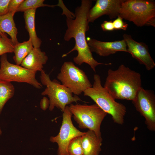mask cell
<instances>
[{"label": "cell", "mask_w": 155, "mask_h": 155, "mask_svg": "<svg viewBox=\"0 0 155 155\" xmlns=\"http://www.w3.org/2000/svg\"><path fill=\"white\" fill-rule=\"evenodd\" d=\"M10 0H0V16L8 13V7Z\"/></svg>", "instance_id": "cell-25"}, {"label": "cell", "mask_w": 155, "mask_h": 155, "mask_svg": "<svg viewBox=\"0 0 155 155\" xmlns=\"http://www.w3.org/2000/svg\"><path fill=\"white\" fill-rule=\"evenodd\" d=\"M68 107L80 128L88 129L94 132L98 136H101L100 126L107 113L96 104H71Z\"/></svg>", "instance_id": "cell-6"}, {"label": "cell", "mask_w": 155, "mask_h": 155, "mask_svg": "<svg viewBox=\"0 0 155 155\" xmlns=\"http://www.w3.org/2000/svg\"><path fill=\"white\" fill-rule=\"evenodd\" d=\"M82 136L76 137L70 142L67 148L68 155H83Z\"/></svg>", "instance_id": "cell-22"}, {"label": "cell", "mask_w": 155, "mask_h": 155, "mask_svg": "<svg viewBox=\"0 0 155 155\" xmlns=\"http://www.w3.org/2000/svg\"><path fill=\"white\" fill-rule=\"evenodd\" d=\"M88 45L90 51L99 55L106 57L118 51L127 52V46L125 40L104 42L88 37L86 38Z\"/></svg>", "instance_id": "cell-13"}, {"label": "cell", "mask_w": 155, "mask_h": 155, "mask_svg": "<svg viewBox=\"0 0 155 155\" xmlns=\"http://www.w3.org/2000/svg\"><path fill=\"white\" fill-rule=\"evenodd\" d=\"M34 48L31 39L18 42L14 45L13 59L16 64L20 65L25 57Z\"/></svg>", "instance_id": "cell-18"}, {"label": "cell", "mask_w": 155, "mask_h": 155, "mask_svg": "<svg viewBox=\"0 0 155 155\" xmlns=\"http://www.w3.org/2000/svg\"><path fill=\"white\" fill-rule=\"evenodd\" d=\"M125 0H97L94 5L90 9L88 15L89 23L104 15L108 16L111 19L119 16L120 8Z\"/></svg>", "instance_id": "cell-12"}, {"label": "cell", "mask_w": 155, "mask_h": 155, "mask_svg": "<svg viewBox=\"0 0 155 155\" xmlns=\"http://www.w3.org/2000/svg\"><path fill=\"white\" fill-rule=\"evenodd\" d=\"M114 30H126L128 24L124 22L123 19L119 16L113 21Z\"/></svg>", "instance_id": "cell-23"}, {"label": "cell", "mask_w": 155, "mask_h": 155, "mask_svg": "<svg viewBox=\"0 0 155 155\" xmlns=\"http://www.w3.org/2000/svg\"><path fill=\"white\" fill-rule=\"evenodd\" d=\"M14 15L10 13L0 16V34H8L15 44L18 43L17 38L18 33L13 20Z\"/></svg>", "instance_id": "cell-17"}, {"label": "cell", "mask_w": 155, "mask_h": 155, "mask_svg": "<svg viewBox=\"0 0 155 155\" xmlns=\"http://www.w3.org/2000/svg\"><path fill=\"white\" fill-rule=\"evenodd\" d=\"M41 108L43 110H46L49 108V99L45 97H44L41 99L40 102Z\"/></svg>", "instance_id": "cell-27"}, {"label": "cell", "mask_w": 155, "mask_h": 155, "mask_svg": "<svg viewBox=\"0 0 155 155\" xmlns=\"http://www.w3.org/2000/svg\"><path fill=\"white\" fill-rule=\"evenodd\" d=\"M92 87L83 93L84 96L90 97L100 108L111 115L114 123L120 125L124 123L126 113L125 106L116 102L115 99L102 85L99 75L94 74Z\"/></svg>", "instance_id": "cell-3"}, {"label": "cell", "mask_w": 155, "mask_h": 155, "mask_svg": "<svg viewBox=\"0 0 155 155\" xmlns=\"http://www.w3.org/2000/svg\"><path fill=\"white\" fill-rule=\"evenodd\" d=\"M0 61V80L10 82L26 83L38 89L42 87V84L36 78L37 71L10 63L6 54L1 56Z\"/></svg>", "instance_id": "cell-8"}, {"label": "cell", "mask_w": 155, "mask_h": 155, "mask_svg": "<svg viewBox=\"0 0 155 155\" xmlns=\"http://www.w3.org/2000/svg\"><path fill=\"white\" fill-rule=\"evenodd\" d=\"M14 44L11 39L8 37L7 34H0V56L7 53L13 52Z\"/></svg>", "instance_id": "cell-21"}, {"label": "cell", "mask_w": 155, "mask_h": 155, "mask_svg": "<svg viewBox=\"0 0 155 155\" xmlns=\"http://www.w3.org/2000/svg\"><path fill=\"white\" fill-rule=\"evenodd\" d=\"M44 0H25L23 1L18 7L17 12H24L31 9H35L38 7H53L56 5L44 4Z\"/></svg>", "instance_id": "cell-20"}, {"label": "cell", "mask_w": 155, "mask_h": 155, "mask_svg": "<svg viewBox=\"0 0 155 155\" xmlns=\"http://www.w3.org/2000/svg\"><path fill=\"white\" fill-rule=\"evenodd\" d=\"M15 90L11 82L0 80V114L6 103L13 96Z\"/></svg>", "instance_id": "cell-19"}, {"label": "cell", "mask_w": 155, "mask_h": 155, "mask_svg": "<svg viewBox=\"0 0 155 155\" xmlns=\"http://www.w3.org/2000/svg\"><path fill=\"white\" fill-rule=\"evenodd\" d=\"M72 115L68 106H66L63 112L62 123L59 132L57 135L50 138L51 142L58 144L57 155H68L67 148L71 140L85 133V132L80 131L74 126L71 120Z\"/></svg>", "instance_id": "cell-9"}, {"label": "cell", "mask_w": 155, "mask_h": 155, "mask_svg": "<svg viewBox=\"0 0 155 155\" xmlns=\"http://www.w3.org/2000/svg\"><path fill=\"white\" fill-rule=\"evenodd\" d=\"M119 16L138 27L148 25L155 27V2L148 0H125Z\"/></svg>", "instance_id": "cell-4"}, {"label": "cell", "mask_w": 155, "mask_h": 155, "mask_svg": "<svg viewBox=\"0 0 155 155\" xmlns=\"http://www.w3.org/2000/svg\"><path fill=\"white\" fill-rule=\"evenodd\" d=\"M102 30L104 31H111L114 30L113 21H105L101 24Z\"/></svg>", "instance_id": "cell-26"}, {"label": "cell", "mask_w": 155, "mask_h": 155, "mask_svg": "<svg viewBox=\"0 0 155 155\" xmlns=\"http://www.w3.org/2000/svg\"><path fill=\"white\" fill-rule=\"evenodd\" d=\"M102 138L94 131L88 130L82 136L83 155H99Z\"/></svg>", "instance_id": "cell-15"}, {"label": "cell", "mask_w": 155, "mask_h": 155, "mask_svg": "<svg viewBox=\"0 0 155 155\" xmlns=\"http://www.w3.org/2000/svg\"><path fill=\"white\" fill-rule=\"evenodd\" d=\"M36 9H31L24 12V17L25 28L28 32L29 38L32 41L34 47L40 48L42 41L36 34L35 24Z\"/></svg>", "instance_id": "cell-16"}, {"label": "cell", "mask_w": 155, "mask_h": 155, "mask_svg": "<svg viewBox=\"0 0 155 155\" xmlns=\"http://www.w3.org/2000/svg\"><path fill=\"white\" fill-rule=\"evenodd\" d=\"M2 133V131H1V128H0V136L1 135Z\"/></svg>", "instance_id": "cell-28"}, {"label": "cell", "mask_w": 155, "mask_h": 155, "mask_svg": "<svg viewBox=\"0 0 155 155\" xmlns=\"http://www.w3.org/2000/svg\"><path fill=\"white\" fill-rule=\"evenodd\" d=\"M123 36L127 45V52L140 63L144 65L148 70L153 69L155 63L149 53L147 45L144 43L135 41L130 35L125 34Z\"/></svg>", "instance_id": "cell-11"}, {"label": "cell", "mask_w": 155, "mask_h": 155, "mask_svg": "<svg viewBox=\"0 0 155 155\" xmlns=\"http://www.w3.org/2000/svg\"><path fill=\"white\" fill-rule=\"evenodd\" d=\"M57 78L62 85L77 96L92 86L85 72L70 61L63 63Z\"/></svg>", "instance_id": "cell-7"}, {"label": "cell", "mask_w": 155, "mask_h": 155, "mask_svg": "<svg viewBox=\"0 0 155 155\" xmlns=\"http://www.w3.org/2000/svg\"><path fill=\"white\" fill-rule=\"evenodd\" d=\"M92 4L91 0H82L80 5L75 8V18L66 17L67 28L64 34V39L68 41L73 38L75 44L72 49L63 54L62 57H64L73 51H76L78 54L73 58L74 62L79 65L84 63L87 64L95 72L96 68L98 65H110L111 64L100 63L95 60L87 44L86 34L89 30L88 15Z\"/></svg>", "instance_id": "cell-1"}, {"label": "cell", "mask_w": 155, "mask_h": 155, "mask_svg": "<svg viewBox=\"0 0 155 155\" xmlns=\"http://www.w3.org/2000/svg\"><path fill=\"white\" fill-rule=\"evenodd\" d=\"M136 110L145 119L147 128L155 131V95L152 91L142 87L132 101Z\"/></svg>", "instance_id": "cell-10"}, {"label": "cell", "mask_w": 155, "mask_h": 155, "mask_svg": "<svg viewBox=\"0 0 155 155\" xmlns=\"http://www.w3.org/2000/svg\"><path fill=\"white\" fill-rule=\"evenodd\" d=\"M115 99L133 101L142 87L140 74L124 65L108 70L104 87Z\"/></svg>", "instance_id": "cell-2"}, {"label": "cell", "mask_w": 155, "mask_h": 155, "mask_svg": "<svg viewBox=\"0 0 155 155\" xmlns=\"http://www.w3.org/2000/svg\"><path fill=\"white\" fill-rule=\"evenodd\" d=\"M24 0H10L8 7V13L14 15L17 12L20 5Z\"/></svg>", "instance_id": "cell-24"}, {"label": "cell", "mask_w": 155, "mask_h": 155, "mask_svg": "<svg viewBox=\"0 0 155 155\" xmlns=\"http://www.w3.org/2000/svg\"><path fill=\"white\" fill-rule=\"evenodd\" d=\"M40 80L46 88L41 93L47 95L49 98V109L52 111L55 107L59 108L63 112L66 106L78 101H83L78 96H73L71 91L57 80L52 81L49 75L43 70L41 71Z\"/></svg>", "instance_id": "cell-5"}, {"label": "cell", "mask_w": 155, "mask_h": 155, "mask_svg": "<svg viewBox=\"0 0 155 155\" xmlns=\"http://www.w3.org/2000/svg\"><path fill=\"white\" fill-rule=\"evenodd\" d=\"M48 60V57L45 52L42 51L40 48L34 47L23 59L21 65L29 70L41 71Z\"/></svg>", "instance_id": "cell-14"}]
</instances>
